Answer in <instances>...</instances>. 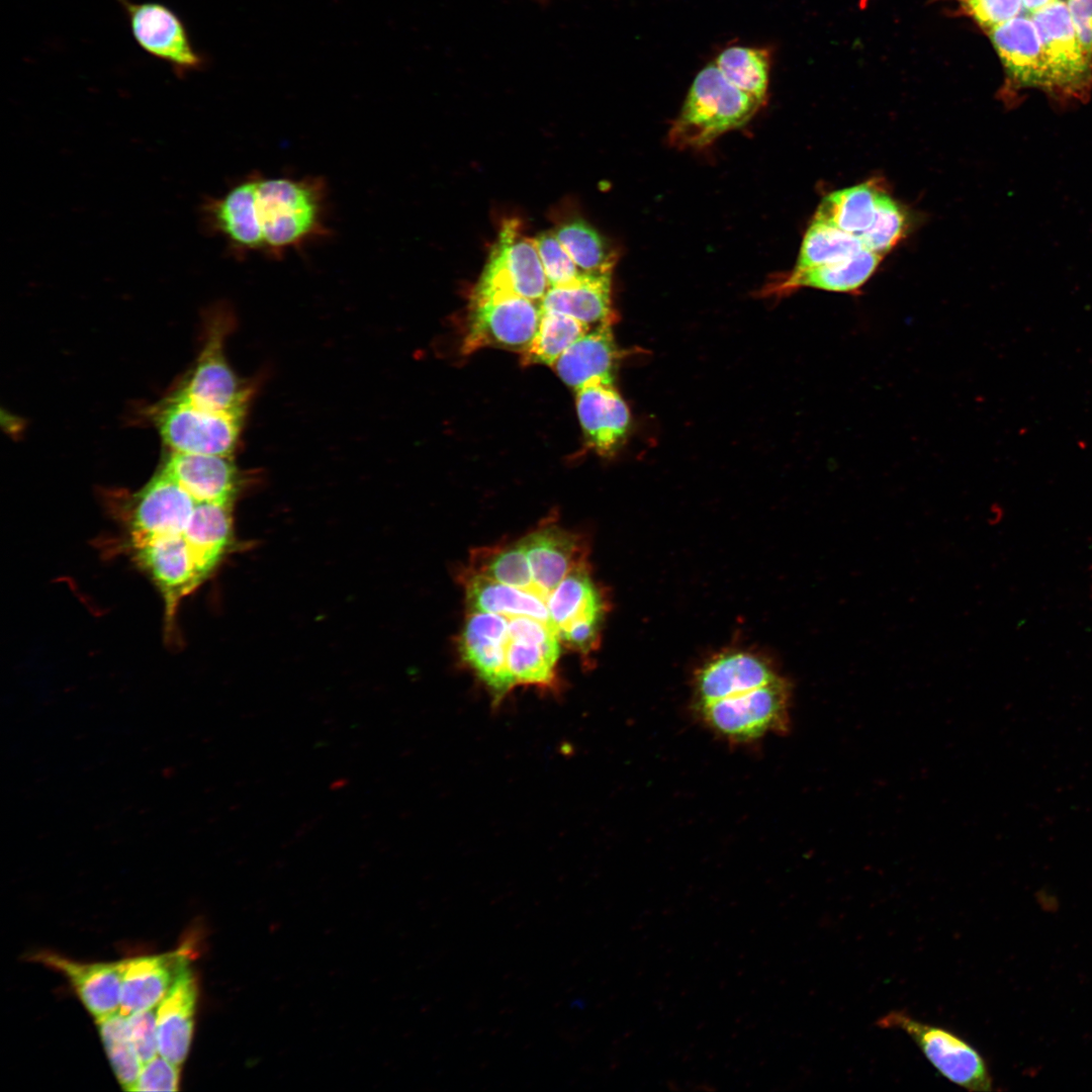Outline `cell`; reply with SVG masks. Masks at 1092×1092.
<instances>
[{"label": "cell", "mask_w": 1092, "mask_h": 1092, "mask_svg": "<svg viewBox=\"0 0 1092 1092\" xmlns=\"http://www.w3.org/2000/svg\"><path fill=\"white\" fill-rule=\"evenodd\" d=\"M255 213L263 255L281 259L332 234L329 186L323 177H265L259 173Z\"/></svg>", "instance_id": "obj_1"}, {"label": "cell", "mask_w": 1092, "mask_h": 1092, "mask_svg": "<svg viewBox=\"0 0 1092 1092\" xmlns=\"http://www.w3.org/2000/svg\"><path fill=\"white\" fill-rule=\"evenodd\" d=\"M762 103L731 84L715 63L708 64L694 79L669 128V144L679 150L703 149L747 123Z\"/></svg>", "instance_id": "obj_2"}, {"label": "cell", "mask_w": 1092, "mask_h": 1092, "mask_svg": "<svg viewBox=\"0 0 1092 1092\" xmlns=\"http://www.w3.org/2000/svg\"><path fill=\"white\" fill-rule=\"evenodd\" d=\"M792 704V682L781 675L763 686L696 705V710L713 733L729 742L745 743L770 733H789Z\"/></svg>", "instance_id": "obj_3"}, {"label": "cell", "mask_w": 1092, "mask_h": 1092, "mask_svg": "<svg viewBox=\"0 0 1092 1092\" xmlns=\"http://www.w3.org/2000/svg\"><path fill=\"white\" fill-rule=\"evenodd\" d=\"M883 1029L906 1033L938 1072L949 1082L970 1091H992L993 1079L982 1054L956 1032L920 1021L906 1011L894 1010L878 1019Z\"/></svg>", "instance_id": "obj_4"}, {"label": "cell", "mask_w": 1092, "mask_h": 1092, "mask_svg": "<svg viewBox=\"0 0 1092 1092\" xmlns=\"http://www.w3.org/2000/svg\"><path fill=\"white\" fill-rule=\"evenodd\" d=\"M244 415L205 408L171 394L156 405L153 421L171 452L232 456Z\"/></svg>", "instance_id": "obj_5"}, {"label": "cell", "mask_w": 1092, "mask_h": 1092, "mask_svg": "<svg viewBox=\"0 0 1092 1092\" xmlns=\"http://www.w3.org/2000/svg\"><path fill=\"white\" fill-rule=\"evenodd\" d=\"M548 288L534 240L522 236L517 220L506 221L471 301L517 295L540 303Z\"/></svg>", "instance_id": "obj_6"}, {"label": "cell", "mask_w": 1092, "mask_h": 1092, "mask_svg": "<svg viewBox=\"0 0 1092 1092\" xmlns=\"http://www.w3.org/2000/svg\"><path fill=\"white\" fill-rule=\"evenodd\" d=\"M116 1L140 49L168 65L178 78L208 65V58L194 46L186 23L172 8L157 1Z\"/></svg>", "instance_id": "obj_7"}, {"label": "cell", "mask_w": 1092, "mask_h": 1092, "mask_svg": "<svg viewBox=\"0 0 1092 1092\" xmlns=\"http://www.w3.org/2000/svg\"><path fill=\"white\" fill-rule=\"evenodd\" d=\"M192 370L172 394L196 405L245 414L250 387L238 378L224 355L229 315L218 310Z\"/></svg>", "instance_id": "obj_8"}, {"label": "cell", "mask_w": 1092, "mask_h": 1092, "mask_svg": "<svg viewBox=\"0 0 1092 1092\" xmlns=\"http://www.w3.org/2000/svg\"><path fill=\"white\" fill-rule=\"evenodd\" d=\"M540 316V303L522 296L471 301L462 352L491 347L522 354L536 335Z\"/></svg>", "instance_id": "obj_9"}, {"label": "cell", "mask_w": 1092, "mask_h": 1092, "mask_svg": "<svg viewBox=\"0 0 1092 1092\" xmlns=\"http://www.w3.org/2000/svg\"><path fill=\"white\" fill-rule=\"evenodd\" d=\"M198 500L160 469L132 495L127 518L130 549L156 538L183 536Z\"/></svg>", "instance_id": "obj_10"}, {"label": "cell", "mask_w": 1092, "mask_h": 1092, "mask_svg": "<svg viewBox=\"0 0 1092 1092\" xmlns=\"http://www.w3.org/2000/svg\"><path fill=\"white\" fill-rule=\"evenodd\" d=\"M1042 53L1044 90L1077 93L1089 73V57L1081 47L1068 6L1057 0L1032 13Z\"/></svg>", "instance_id": "obj_11"}, {"label": "cell", "mask_w": 1092, "mask_h": 1092, "mask_svg": "<svg viewBox=\"0 0 1092 1092\" xmlns=\"http://www.w3.org/2000/svg\"><path fill=\"white\" fill-rule=\"evenodd\" d=\"M508 617L468 610L458 638L462 663L498 705L515 688L507 666Z\"/></svg>", "instance_id": "obj_12"}, {"label": "cell", "mask_w": 1092, "mask_h": 1092, "mask_svg": "<svg viewBox=\"0 0 1092 1092\" xmlns=\"http://www.w3.org/2000/svg\"><path fill=\"white\" fill-rule=\"evenodd\" d=\"M258 175L259 172H252L223 194L206 197L199 208L203 231L221 238L228 251L237 258L253 253L263 254V241L255 213Z\"/></svg>", "instance_id": "obj_13"}, {"label": "cell", "mask_w": 1092, "mask_h": 1092, "mask_svg": "<svg viewBox=\"0 0 1092 1092\" xmlns=\"http://www.w3.org/2000/svg\"><path fill=\"white\" fill-rule=\"evenodd\" d=\"M131 550L136 564L161 592L171 630L180 601L203 581L191 549L183 536H177L156 538Z\"/></svg>", "instance_id": "obj_14"}, {"label": "cell", "mask_w": 1092, "mask_h": 1092, "mask_svg": "<svg viewBox=\"0 0 1092 1092\" xmlns=\"http://www.w3.org/2000/svg\"><path fill=\"white\" fill-rule=\"evenodd\" d=\"M521 540L534 584L548 599L571 570L588 562V549L583 538L550 520Z\"/></svg>", "instance_id": "obj_15"}, {"label": "cell", "mask_w": 1092, "mask_h": 1092, "mask_svg": "<svg viewBox=\"0 0 1092 1092\" xmlns=\"http://www.w3.org/2000/svg\"><path fill=\"white\" fill-rule=\"evenodd\" d=\"M782 674L764 657L746 650L714 655L694 675L695 704L720 700L772 681Z\"/></svg>", "instance_id": "obj_16"}, {"label": "cell", "mask_w": 1092, "mask_h": 1092, "mask_svg": "<svg viewBox=\"0 0 1092 1092\" xmlns=\"http://www.w3.org/2000/svg\"><path fill=\"white\" fill-rule=\"evenodd\" d=\"M32 960L67 978L80 1001L96 1020L119 1011L126 960L115 963H80L52 951L34 953Z\"/></svg>", "instance_id": "obj_17"}, {"label": "cell", "mask_w": 1092, "mask_h": 1092, "mask_svg": "<svg viewBox=\"0 0 1092 1092\" xmlns=\"http://www.w3.org/2000/svg\"><path fill=\"white\" fill-rule=\"evenodd\" d=\"M575 391L577 416L588 446L603 457L615 455L630 431L627 403L614 384L595 383Z\"/></svg>", "instance_id": "obj_18"}, {"label": "cell", "mask_w": 1092, "mask_h": 1092, "mask_svg": "<svg viewBox=\"0 0 1092 1092\" xmlns=\"http://www.w3.org/2000/svg\"><path fill=\"white\" fill-rule=\"evenodd\" d=\"M190 947L126 960L119 1011L131 1013L159 1005L179 974L189 966Z\"/></svg>", "instance_id": "obj_19"}, {"label": "cell", "mask_w": 1092, "mask_h": 1092, "mask_svg": "<svg viewBox=\"0 0 1092 1092\" xmlns=\"http://www.w3.org/2000/svg\"><path fill=\"white\" fill-rule=\"evenodd\" d=\"M560 645L557 635L544 627L527 628L509 636L507 666L514 686L559 691Z\"/></svg>", "instance_id": "obj_20"}, {"label": "cell", "mask_w": 1092, "mask_h": 1092, "mask_svg": "<svg viewBox=\"0 0 1092 1092\" xmlns=\"http://www.w3.org/2000/svg\"><path fill=\"white\" fill-rule=\"evenodd\" d=\"M613 324L595 327L571 344L553 364L560 379L575 390L589 384H614L621 357Z\"/></svg>", "instance_id": "obj_21"}, {"label": "cell", "mask_w": 1092, "mask_h": 1092, "mask_svg": "<svg viewBox=\"0 0 1092 1092\" xmlns=\"http://www.w3.org/2000/svg\"><path fill=\"white\" fill-rule=\"evenodd\" d=\"M547 606L558 639L578 625L602 629L609 608L607 596L593 578L588 562L566 575L549 596Z\"/></svg>", "instance_id": "obj_22"}, {"label": "cell", "mask_w": 1092, "mask_h": 1092, "mask_svg": "<svg viewBox=\"0 0 1092 1092\" xmlns=\"http://www.w3.org/2000/svg\"><path fill=\"white\" fill-rule=\"evenodd\" d=\"M196 1000V978L187 966L157 1010L159 1054L177 1067L184 1063L191 1045Z\"/></svg>", "instance_id": "obj_23"}, {"label": "cell", "mask_w": 1092, "mask_h": 1092, "mask_svg": "<svg viewBox=\"0 0 1092 1092\" xmlns=\"http://www.w3.org/2000/svg\"><path fill=\"white\" fill-rule=\"evenodd\" d=\"M198 502L233 503L239 483L231 456L171 452L162 467Z\"/></svg>", "instance_id": "obj_24"}, {"label": "cell", "mask_w": 1092, "mask_h": 1092, "mask_svg": "<svg viewBox=\"0 0 1092 1092\" xmlns=\"http://www.w3.org/2000/svg\"><path fill=\"white\" fill-rule=\"evenodd\" d=\"M988 32L1013 81L1023 87H1044L1041 46L1032 20L1014 17Z\"/></svg>", "instance_id": "obj_25"}, {"label": "cell", "mask_w": 1092, "mask_h": 1092, "mask_svg": "<svg viewBox=\"0 0 1092 1092\" xmlns=\"http://www.w3.org/2000/svg\"><path fill=\"white\" fill-rule=\"evenodd\" d=\"M612 273L584 272L574 284L549 287L540 302L541 310L572 316L588 327L614 324Z\"/></svg>", "instance_id": "obj_26"}, {"label": "cell", "mask_w": 1092, "mask_h": 1092, "mask_svg": "<svg viewBox=\"0 0 1092 1092\" xmlns=\"http://www.w3.org/2000/svg\"><path fill=\"white\" fill-rule=\"evenodd\" d=\"M460 576L468 610L506 617H531L553 629L547 602L537 593L499 583L466 571H462Z\"/></svg>", "instance_id": "obj_27"}, {"label": "cell", "mask_w": 1092, "mask_h": 1092, "mask_svg": "<svg viewBox=\"0 0 1092 1092\" xmlns=\"http://www.w3.org/2000/svg\"><path fill=\"white\" fill-rule=\"evenodd\" d=\"M232 502H198L183 534L202 580L221 559L233 538Z\"/></svg>", "instance_id": "obj_28"}, {"label": "cell", "mask_w": 1092, "mask_h": 1092, "mask_svg": "<svg viewBox=\"0 0 1092 1092\" xmlns=\"http://www.w3.org/2000/svg\"><path fill=\"white\" fill-rule=\"evenodd\" d=\"M883 256L862 249L853 256L830 264L792 271L769 292L785 293L803 287L852 293L858 291L878 268Z\"/></svg>", "instance_id": "obj_29"}, {"label": "cell", "mask_w": 1092, "mask_h": 1092, "mask_svg": "<svg viewBox=\"0 0 1092 1092\" xmlns=\"http://www.w3.org/2000/svg\"><path fill=\"white\" fill-rule=\"evenodd\" d=\"M881 193L873 182L834 191L824 197L815 215L859 238L875 220Z\"/></svg>", "instance_id": "obj_30"}, {"label": "cell", "mask_w": 1092, "mask_h": 1092, "mask_svg": "<svg viewBox=\"0 0 1092 1092\" xmlns=\"http://www.w3.org/2000/svg\"><path fill=\"white\" fill-rule=\"evenodd\" d=\"M463 571L521 589L537 592L521 539L472 550Z\"/></svg>", "instance_id": "obj_31"}, {"label": "cell", "mask_w": 1092, "mask_h": 1092, "mask_svg": "<svg viewBox=\"0 0 1092 1092\" xmlns=\"http://www.w3.org/2000/svg\"><path fill=\"white\" fill-rule=\"evenodd\" d=\"M863 248L859 238L814 215L802 241L794 271L845 260Z\"/></svg>", "instance_id": "obj_32"}, {"label": "cell", "mask_w": 1092, "mask_h": 1092, "mask_svg": "<svg viewBox=\"0 0 1092 1092\" xmlns=\"http://www.w3.org/2000/svg\"><path fill=\"white\" fill-rule=\"evenodd\" d=\"M553 232L581 271L613 272L617 261L616 252L587 221L572 218L559 224Z\"/></svg>", "instance_id": "obj_33"}, {"label": "cell", "mask_w": 1092, "mask_h": 1092, "mask_svg": "<svg viewBox=\"0 0 1092 1092\" xmlns=\"http://www.w3.org/2000/svg\"><path fill=\"white\" fill-rule=\"evenodd\" d=\"M714 63L731 84L764 101L769 83L768 50L743 46L728 47L717 56Z\"/></svg>", "instance_id": "obj_34"}, {"label": "cell", "mask_w": 1092, "mask_h": 1092, "mask_svg": "<svg viewBox=\"0 0 1092 1092\" xmlns=\"http://www.w3.org/2000/svg\"><path fill=\"white\" fill-rule=\"evenodd\" d=\"M588 331L587 325L572 316L541 310L538 330L522 353V363L553 366L562 353Z\"/></svg>", "instance_id": "obj_35"}, {"label": "cell", "mask_w": 1092, "mask_h": 1092, "mask_svg": "<svg viewBox=\"0 0 1092 1092\" xmlns=\"http://www.w3.org/2000/svg\"><path fill=\"white\" fill-rule=\"evenodd\" d=\"M115 1076L126 1091H133L142 1063L130 1039L127 1016L120 1011L96 1020Z\"/></svg>", "instance_id": "obj_36"}, {"label": "cell", "mask_w": 1092, "mask_h": 1092, "mask_svg": "<svg viewBox=\"0 0 1092 1092\" xmlns=\"http://www.w3.org/2000/svg\"><path fill=\"white\" fill-rule=\"evenodd\" d=\"M906 215L887 193L879 196L876 217L871 228L859 237L864 249L884 256L904 236Z\"/></svg>", "instance_id": "obj_37"}, {"label": "cell", "mask_w": 1092, "mask_h": 1092, "mask_svg": "<svg viewBox=\"0 0 1092 1092\" xmlns=\"http://www.w3.org/2000/svg\"><path fill=\"white\" fill-rule=\"evenodd\" d=\"M549 287L574 284L584 273L572 261L554 232H544L534 239Z\"/></svg>", "instance_id": "obj_38"}, {"label": "cell", "mask_w": 1092, "mask_h": 1092, "mask_svg": "<svg viewBox=\"0 0 1092 1092\" xmlns=\"http://www.w3.org/2000/svg\"><path fill=\"white\" fill-rule=\"evenodd\" d=\"M157 1010L158 1005L127 1016L130 1039L142 1066L159 1054Z\"/></svg>", "instance_id": "obj_39"}, {"label": "cell", "mask_w": 1092, "mask_h": 1092, "mask_svg": "<svg viewBox=\"0 0 1092 1092\" xmlns=\"http://www.w3.org/2000/svg\"><path fill=\"white\" fill-rule=\"evenodd\" d=\"M179 1069L158 1054L142 1066L133 1091H177Z\"/></svg>", "instance_id": "obj_40"}, {"label": "cell", "mask_w": 1092, "mask_h": 1092, "mask_svg": "<svg viewBox=\"0 0 1092 1092\" xmlns=\"http://www.w3.org/2000/svg\"><path fill=\"white\" fill-rule=\"evenodd\" d=\"M968 14L986 29H991L1020 11L1022 0H959Z\"/></svg>", "instance_id": "obj_41"}, {"label": "cell", "mask_w": 1092, "mask_h": 1092, "mask_svg": "<svg viewBox=\"0 0 1092 1092\" xmlns=\"http://www.w3.org/2000/svg\"><path fill=\"white\" fill-rule=\"evenodd\" d=\"M1068 9L1078 40L1084 52L1092 56V0H1068Z\"/></svg>", "instance_id": "obj_42"}, {"label": "cell", "mask_w": 1092, "mask_h": 1092, "mask_svg": "<svg viewBox=\"0 0 1092 1092\" xmlns=\"http://www.w3.org/2000/svg\"><path fill=\"white\" fill-rule=\"evenodd\" d=\"M1055 1L1057 0H1022V5L1026 10L1033 13L1046 7Z\"/></svg>", "instance_id": "obj_43"}]
</instances>
